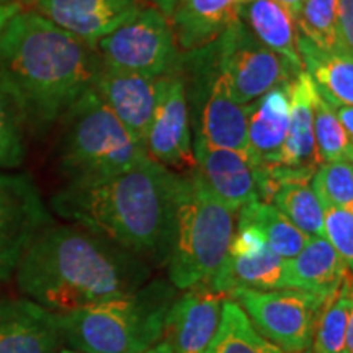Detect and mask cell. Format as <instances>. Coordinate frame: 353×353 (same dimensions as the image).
Segmentation results:
<instances>
[{"label": "cell", "instance_id": "obj_1", "mask_svg": "<svg viewBox=\"0 0 353 353\" xmlns=\"http://www.w3.org/2000/svg\"><path fill=\"white\" fill-rule=\"evenodd\" d=\"M152 267L77 224H50L26 247L13 276L25 298L69 312L125 296L151 280Z\"/></svg>", "mask_w": 353, "mask_h": 353}, {"label": "cell", "instance_id": "obj_2", "mask_svg": "<svg viewBox=\"0 0 353 353\" xmlns=\"http://www.w3.org/2000/svg\"><path fill=\"white\" fill-rule=\"evenodd\" d=\"M179 172L145 159L108 179L65 183L51 198L63 219L100 234L149 265H167Z\"/></svg>", "mask_w": 353, "mask_h": 353}, {"label": "cell", "instance_id": "obj_3", "mask_svg": "<svg viewBox=\"0 0 353 353\" xmlns=\"http://www.w3.org/2000/svg\"><path fill=\"white\" fill-rule=\"evenodd\" d=\"M95 50L33 10L13 15L0 32V81L15 97L26 128L44 132L94 85Z\"/></svg>", "mask_w": 353, "mask_h": 353}, {"label": "cell", "instance_id": "obj_4", "mask_svg": "<svg viewBox=\"0 0 353 353\" xmlns=\"http://www.w3.org/2000/svg\"><path fill=\"white\" fill-rule=\"evenodd\" d=\"M175 298L170 281L149 280L125 296L56 312L64 347L82 353H145L162 339Z\"/></svg>", "mask_w": 353, "mask_h": 353}, {"label": "cell", "instance_id": "obj_5", "mask_svg": "<svg viewBox=\"0 0 353 353\" xmlns=\"http://www.w3.org/2000/svg\"><path fill=\"white\" fill-rule=\"evenodd\" d=\"M236 213L210 192L196 170L179 172L175 229L167 260L169 281L176 290L210 285L229 254Z\"/></svg>", "mask_w": 353, "mask_h": 353}, {"label": "cell", "instance_id": "obj_6", "mask_svg": "<svg viewBox=\"0 0 353 353\" xmlns=\"http://www.w3.org/2000/svg\"><path fill=\"white\" fill-rule=\"evenodd\" d=\"M57 165L65 183L97 182L151 156L94 90H87L61 118Z\"/></svg>", "mask_w": 353, "mask_h": 353}, {"label": "cell", "instance_id": "obj_7", "mask_svg": "<svg viewBox=\"0 0 353 353\" xmlns=\"http://www.w3.org/2000/svg\"><path fill=\"white\" fill-rule=\"evenodd\" d=\"M182 74L188 107H193V113H190L193 136L250 159L247 141L249 105H241L232 99L226 79L216 68L211 46L183 52Z\"/></svg>", "mask_w": 353, "mask_h": 353}, {"label": "cell", "instance_id": "obj_8", "mask_svg": "<svg viewBox=\"0 0 353 353\" xmlns=\"http://www.w3.org/2000/svg\"><path fill=\"white\" fill-rule=\"evenodd\" d=\"M95 52L107 68L152 79L180 70L183 59L169 19L151 6L101 38L95 44Z\"/></svg>", "mask_w": 353, "mask_h": 353}, {"label": "cell", "instance_id": "obj_9", "mask_svg": "<svg viewBox=\"0 0 353 353\" xmlns=\"http://www.w3.org/2000/svg\"><path fill=\"white\" fill-rule=\"evenodd\" d=\"M229 298L241 304L265 339L288 353L311 352L317 322L329 301L294 288L239 290Z\"/></svg>", "mask_w": 353, "mask_h": 353}, {"label": "cell", "instance_id": "obj_10", "mask_svg": "<svg viewBox=\"0 0 353 353\" xmlns=\"http://www.w3.org/2000/svg\"><path fill=\"white\" fill-rule=\"evenodd\" d=\"M213 61L226 79L232 99L249 105L265 92L291 82L298 72L283 57L265 48L241 20L210 44Z\"/></svg>", "mask_w": 353, "mask_h": 353}, {"label": "cell", "instance_id": "obj_11", "mask_svg": "<svg viewBox=\"0 0 353 353\" xmlns=\"http://www.w3.org/2000/svg\"><path fill=\"white\" fill-rule=\"evenodd\" d=\"M50 224L52 218L33 176L0 170V281L13 276L26 247Z\"/></svg>", "mask_w": 353, "mask_h": 353}, {"label": "cell", "instance_id": "obj_12", "mask_svg": "<svg viewBox=\"0 0 353 353\" xmlns=\"http://www.w3.org/2000/svg\"><path fill=\"white\" fill-rule=\"evenodd\" d=\"M192 141L187 85L180 68L157 79L156 107L144 144L159 164L174 172H188L195 169Z\"/></svg>", "mask_w": 353, "mask_h": 353}, {"label": "cell", "instance_id": "obj_13", "mask_svg": "<svg viewBox=\"0 0 353 353\" xmlns=\"http://www.w3.org/2000/svg\"><path fill=\"white\" fill-rule=\"evenodd\" d=\"M192 148L196 174L228 210L237 214L244 206L260 201L257 170L245 154L218 148L196 136Z\"/></svg>", "mask_w": 353, "mask_h": 353}, {"label": "cell", "instance_id": "obj_14", "mask_svg": "<svg viewBox=\"0 0 353 353\" xmlns=\"http://www.w3.org/2000/svg\"><path fill=\"white\" fill-rule=\"evenodd\" d=\"M145 6L144 0H37L32 10L95 50L101 38Z\"/></svg>", "mask_w": 353, "mask_h": 353}, {"label": "cell", "instance_id": "obj_15", "mask_svg": "<svg viewBox=\"0 0 353 353\" xmlns=\"http://www.w3.org/2000/svg\"><path fill=\"white\" fill-rule=\"evenodd\" d=\"M226 299L210 285H196L175 298L165 316L164 342L172 353H205L218 330Z\"/></svg>", "mask_w": 353, "mask_h": 353}, {"label": "cell", "instance_id": "obj_16", "mask_svg": "<svg viewBox=\"0 0 353 353\" xmlns=\"http://www.w3.org/2000/svg\"><path fill=\"white\" fill-rule=\"evenodd\" d=\"M92 90L126 130L144 144L156 107L157 79L100 64Z\"/></svg>", "mask_w": 353, "mask_h": 353}, {"label": "cell", "instance_id": "obj_17", "mask_svg": "<svg viewBox=\"0 0 353 353\" xmlns=\"http://www.w3.org/2000/svg\"><path fill=\"white\" fill-rule=\"evenodd\" d=\"M63 347L56 312L28 298L0 299V353H59Z\"/></svg>", "mask_w": 353, "mask_h": 353}, {"label": "cell", "instance_id": "obj_18", "mask_svg": "<svg viewBox=\"0 0 353 353\" xmlns=\"http://www.w3.org/2000/svg\"><path fill=\"white\" fill-rule=\"evenodd\" d=\"M245 0H179L169 19L176 46L182 52L210 46L239 20Z\"/></svg>", "mask_w": 353, "mask_h": 353}, {"label": "cell", "instance_id": "obj_19", "mask_svg": "<svg viewBox=\"0 0 353 353\" xmlns=\"http://www.w3.org/2000/svg\"><path fill=\"white\" fill-rule=\"evenodd\" d=\"M291 82L265 92L249 103L247 141L255 169L275 164L290 126Z\"/></svg>", "mask_w": 353, "mask_h": 353}, {"label": "cell", "instance_id": "obj_20", "mask_svg": "<svg viewBox=\"0 0 353 353\" xmlns=\"http://www.w3.org/2000/svg\"><path fill=\"white\" fill-rule=\"evenodd\" d=\"M322 164L312 131V81L299 72L290 87V126L275 164L312 176Z\"/></svg>", "mask_w": 353, "mask_h": 353}, {"label": "cell", "instance_id": "obj_21", "mask_svg": "<svg viewBox=\"0 0 353 353\" xmlns=\"http://www.w3.org/2000/svg\"><path fill=\"white\" fill-rule=\"evenodd\" d=\"M350 273L343 260L322 236L309 237L293 259L285 262L283 286L330 299Z\"/></svg>", "mask_w": 353, "mask_h": 353}, {"label": "cell", "instance_id": "obj_22", "mask_svg": "<svg viewBox=\"0 0 353 353\" xmlns=\"http://www.w3.org/2000/svg\"><path fill=\"white\" fill-rule=\"evenodd\" d=\"M239 20L259 43L275 52L296 72H303V63L296 48V21L276 0H245Z\"/></svg>", "mask_w": 353, "mask_h": 353}, {"label": "cell", "instance_id": "obj_23", "mask_svg": "<svg viewBox=\"0 0 353 353\" xmlns=\"http://www.w3.org/2000/svg\"><path fill=\"white\" fill-rule=\"evenodd\" d=\"M285 259L276 255L270 247L257 254L231 255L211 278L210 286L229 298L239 290H280L283 286Z\"/></svg>", "mask_w": 353, "mask_h": 353}, {"label": "cell", "instance_id": "obj_24", "mask_svg": "<svg viewBox=\"0 0 353 353\" xmlns=\"http://www.w3.org/2000/svg\"><path fill=\"white\" fill-rule=\"evenodd\" d=\"M296 48L303 70L327 100L353 105V54L324 51L298 32Z\"/></svg>", "mask_w": 353, "mask_h": 353}, {"label": "cell", "instance_id": "obj_25", "mask_svg": "<svg viewBox=\"0 0 353 353\" xmlns=\"http://www.w3.org/2000/svg\"><path fill=\"white\" fill-rule=\"evenodd\" d=\"M205 353H288L255 329L241 304L226 298L221 306L218 330ZM311 353V352H304Z\"/></svg>", "mask_w": 353, "mask_h": 353}, {"label": "cell", "instance_id": "obj_26", "mask_svg": "<svg viewBox=\"0 0 353 353\" xmlns=\"http://www.w3.org/2000/svg\"><path fill=\"white\" fill-rule=\"evenodd\" d=\"M353 290L350 273L329 299L317 322L311 353H353Z\"/></svg>", "mask_w": 353, "mask_h": 353}, {"label": "cell", "instance_id": "obj_27", "mask_svg": "<svg viewBox=\"0 0 353 353\" xmlns=\"http://www.w3.org/2000/svg\"><path fill=\"white\" fill-rule=\"evenodd\" d=\"M237 214H239L237 223H249L259 228L267 241V245L285 260L293 259L309 239V236L299 231L270 203H250L239 210Z\"/></svg>", "mask_w": 353, "mask_h": 353}, {"label": "cell", "instance_id": "obj_28", "mask_svg": "<svg viewBox=\"0 0 353 353\" xmlns=\"http://www.w3.org/2000/svg\"><path fill=\"white\" fill-rule=\"evenodd\" d=\"M312 131L321 162L353 161V139L312 83Z\"/></svg>", "mask_w": 353, "mask_h": 353}, {"label": "cell", "instance_id": "obj_29", "mask_svg": "<svg viewBox=\"0 0 353 353\" xmlns=\"http://www.w3.org/2000/svg\"><path fill=\"white\" fill-rule=\"evenodd\" d=\"M26 121L20 105L0 81V170H17L26 159Z\"/></svg>", "mask_w": 353, "mask_h": 353}, {"label": "cell", "instance_id": "obj_30", "mask_svg": "<svg viewBox=\"0 0 353 353\" xmlns=\"http://www.w3.org/2000/svg\"><path fill=\"white\" fill-rule=\"evenodd\" d=\"M296 28L321 50L343 52L339 41L335 0H306L299 12Z\"/></svg>", "mask_w": 353, "mask_h": 353}, {"label": "cell", "instance_id": "obj_31", "mask_svg": "<svg viewBox=\"0 0 353 353\" xmlns=\"http://www.w3.org/2000/svg\"><path fill=\"white\" fill-rule=\"evenodd\" d=\"M311 188L322 205L353 210L352 161L322 162L312 175Z\"/></svg>", "mask_w": 353, "mask_h": 353}, {"label": "cell", "instance_id": "obj_32", "mask_svg": "<svg viewBox=\"0 0 353 353\" xmlns=\"http://www.w3.org/2000/svg\"><path fill=\"white\" fill-rule=\"evenodd\" d=\"M322 205V203H321ZM322 237L343 260L348 270L353 265V210L334 205H322Z\"/></svg>", "mask_w": 353, "mask_h": 353}, {"label": "cell", "instance_id": "obj_33", "mask_svg": "<svg viewBox=\"0 0 353 353\" xmlns=\"http://www.w3.org/2000/svg\"><path fill=\"white\" fill-rule=\"evenodd\" d=\"M335 10L342 51L353 54V0H335Z\"/></svg>", "mask_w": 353, "mask_h": 353}, {"label": "cell", "instance_id": "obj_34", "mask_svg": "<svg viewBox=\"0 0 353 353\" xmlns=\"http://www.w3.org/2000/svg\"><path fill=\"white\" fill-rule=\"evenodd\" d=\"M325 101L329 103V107L332 108V112L337 117L339 123H341L343 130L350 138L353 139V107L352 105H343L341 101H335V100H327Z\"/></svg>", "mask_w": 353, "mask_h": 353}, {"label": "cell", "instance_id": "obj_35", "mask_svg": "<svg viewBox=\"0 0 353 353\" xmlns=\"http://www.w3.org/2000/svg\"><path fill=\"white\" fill-rule=\"evenodd\" d=\"M23 6L19 2H8V3H0V32L3 30V26H6L8 21L13 15H17Z\"/></svg>", "mask_w": 353, "mask_h": 353}, {"label": "cell", "instance_id": "obj_36", "mask_svg": "<svg viewBox=\"0 0 353 353\" xmlns=\"http://www.w3.org/2000/svg\"><path fill=\"white\" fill-rule=\"evenodd\" d=\"M276 2L280 3V6L290 13L291 19L296 21L298 17H299V12H301V8H303L306 0H276Z\"/></svg>", "mask_w": 353, "mask_h": 353}, {"label": "cell", "instance_id": "obj_37", "mask_svg": "<svg viewBox=\"0 0 353 353\" xmlns=\"http://www.w3.org/2000/svg\"><path fill=\"white\" fill-rule=\"evenodd\" d=\"M144 2L148 3V6L157 8V10L161 13H164L165 17H169L170 12L174 10L175 3L179 2V0H144Z\"/></svg>", "mask_w": 353, "mask_h": 353}, {"label": "cell", "instance_id": "obj_38", "mask_svg": "<svg viewBox=\"0 0 353 353\" xmlns=\"http://www.w3.org/2000/svg\"><path fill=\"white\" fill-rule=\"evenodd\" d=\"M145 353H172V352H170V348L165 342H159L154 347L149 348V350Z\"/></svg>", "mask_w": 353, "mask_h": 353}, {"label": "cell", "instance_id": "obj_39", "mask_svg": "<svg viewBox=\"0 0 353 353\" xmlns=\"http://www.w3.org/2000/svg\"><path fill=\"white\" fill-rule=\"evenodd\" d=\"M15 2H19V3H21V6H33L34 2H37V0H15Z\"/></svg>", "mask_w": 353, "mask_h": 353}, {"label": "cell", "instance_id": "obj_40", "mask_svg": "<svg viewBox=\"0 0 353 353\" xmlns=\"http://www.w3.org/2000/svg\"><path fill=\"white\" fill-rule=\"evenodd\" d=\"M59 353H82V352H77V350H72V348H68V347H63L61 348Z\"/></svg>", "mask_w": 353, "mask_h": 353}, {"label": "cell", "instance_id": "obj_41", "mask_svg": "<svg viewBox=\"0 0 353 353\" xmlns=\"http://www.w3.org/2000/svg\"><path fill=\"white\" fill-rule=\"evenodd\" d=\"M8 2H15V0H0V3H8Z\"/></svg>", "mask_w": 353, "mask_h": 353}]
</instances>
